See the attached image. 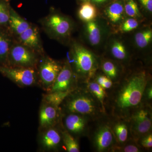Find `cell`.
<instances>
[{"instance_id":"obj_12","label":"cell","mask_w":152,"mask_h":152,"mask_svg":"<svg viewBox=\"0 0 152 152\" xmlns=\"http://www.w3.org/2000/svg\"><path fill=\"white\" fill-rule=\"evenodd\" d=\"M88 118L82 115L70 113L65 120V125L68 132L76 135L85 134L88 128Z\"/></svg>"},{"instance_id":"obj_27","label":"cell","mask_w":152,"mask_h":152,"mask_svg":"<svg viewBox=\"0 0 152 152\" xmlns=\"http://www.w3.org/2000/svg\"><path fill=\"white\" fill-rule=\"evenodd\" d=\"M11 7L7 0H0V27L8 26Z\"/></svg>"},{"instance_id":"obj_19","label":"cell","mask_w":152,"mask_h":152,"mask_svg":"<svg viewBox=\"0 0 152 152\" xmlns=\"http://www.w3.org/2000/svg\"><path fill=\"white\" fill-rule=\"evenodd\" d=\"M12 41L3 32L0 31V65L7 66L8 57L12 46Z\"/></svg>"},{"instance_id":"obj_28","label":"cell","mask_w":152,"mask_h":152,"mask_svg":"<svg viewBox=\"0 0 152 152\" xmlns=\"http://www.w3.org/2000/svg\"><path fill=\"white\" fill-rule=\"evenodd\" d=\"M140 146L137 144H127L122 145H116L111 150L112 152H139L141 151Z\"/></svg>"},{"instance_id":"obj_35","label":"cell","mask_w":152,"mask_h":152,"mask_svg":"<svg viewBox=\"0 0 152 152\" xmlns=\"http://www.w3.org/2000/svg\"><path fill=\"white\" fill-rule=\"evenodd\" d=\"M107 0H91L92 2L96 4H101L105 2Z\"/></svg>"},{"instance_id":"obj_5","label":"cell","mask_w":152,"mask_h":152,"mask_svg":"<svg viewBox=\"0 0 152 152\" xmlns=\"http://www.w3.org/2000/svg\"><path fill=\"white\" fill-rule=\"evenodd\" d=\"M37 62V53L31 49L20 43L12 45L8 57L7 66L35 68Z\"/></svg>"},{"instance_id":"obj_18","label":"cell","mask_w":152,"mask_h":152,"mask_svg":"<svg viewBox=\"0 0 152 152\" xmlns=\"http://www.w3.org/2000/svg\"><path fill=\"white\" fill-rule=\"evenodd\" d=\"M124 8L122 3L115 1L108 7L106 14L109 20L113 23H119L123 19Z\"/></svg>"},{"instance_id":"obj_11","label":"cell","mask_w":152,"mask_h":152,"mask_svg":"<svg viewBox=\"0 0 152 152\" xmlns=\"http://www.w3.org/2000/svg\"><path fill=\"white\" fill-rule=\"evenodd\" d=\"M19 43L31 49L37 53H44L38 28L31 25L29 28L18 36Z\"/></svg>"},{"instance_id":"obj_31","label":"cell","mask_w":152,"mask_h":152,"mask_svg":"<svg viewBox=\"0 0 152 152\" xmlns=\"http://www.w3.org/2000/svg\"><path fill=\"white\" fill-rule=\"evenodd\" d=\"M138 26V22L135 19H128L123 23L121 29L124 32H128L135 29Z\"/></svg>"},{"instance_id":"obj_22","label":"cell","mask_w":152,"mask_h":152,"mask_svg":"<svg viewBox=\"0 0 152 152\" xmlns=\"http://www.w3.org/2000/svg\"><path fill=\"white\" fill-rule=\"evenodd\" d=\"M88 39L92 45H97L101 41L100 29L97 24L94 21L88 22L86 25Z\"/></svg>"},{"instance_id":"obj_15","label":"cell","mask_w":152,"mask_h":152,"mask_svg":"<svg viewBox=\"0 0 152 152\" xmlns=\"http://www.w3.org/2000/svg\"><path fill=\"white\" fill-rule=\"evenodd\" d=\"M8 26L12 32L18 36L28 28L31 25L11 7Z\"/></svg>"},{"instance_id":"obj_20","label":"cell","mask_w":152,"mask_h":152,"mask_svg":"<svg viewBox=\"0 0 152 152\" xmlns=\"http://www.w3.org/2000/svg\"><path fill=\"white\" fill-rule=\"evenodd\" d=\"M78 15L82 20L88 23L96 18L97 16V10L90 2L83 3L79 9Z\"/></svg>"},{"instance_id":"obj_23","label":"cell","mask_w":152,"mask_h":152,"mask_svg":"<svg viewBox=\"0 0 152 152\" xmlns=\"http://www.w3.org/2000/svg\"><path fill=\"white\" fill-rule=\"evenodd\" d=\"M101 68L105 75L112 80L113 83L117 82L119 76V70L115 63L112 61L106 60L102 62Z\"/></svg>"},{"instance_id":"obj_7","label":"cell","mask_w":152,"mask_h":152,"mask_svg":"<svg viewBox=\"0 0 152 152\" xmlns=\"http://www.w3.org/2000/svg\"><path fill=\"white\" fill-rule=\"evenodd\" d=\"M0 73L20 86H33L37 81L35 68L14 67L0 65Z\"/></svg>"},{"instance_id":"obj_32","label":"cell","mask_w":152,"mask_h":152,"mask_svg":"<svg viewBox=\"0 0 152 152\" xmlns=\"http://www.w3.org/2000/svg\"><path fill=\"white\" fill-rule=\"evenodd\" d=\"M140 140V146L147 149H151L152 147V134L151 133H150L146 135L144 137H142L141 138L139 139Z\"/></svg>"},{"instance_id":"obj_16","label":"cell","mask_w":152,"mask_h":152,"mask_svg":"<svg viewBox=\"0 0 152 152\" xmlns=\"http://www.w3.org/2000/svg\"><path fill=\"white\" fill-rule=\"evenodd\" d=\"M61 136L56 129L49 128L42 135V145L47 150L55 149L59 146L61 142Z\"/></svg>"},{"instance_id":"obj_2","label":"cell","mask_w":152,"mask_h":152,"mask_svg":"<svg viewBox=\"0 0 152 152\" xmlns=\"http://www.w3.org/2000/svg\"><path fill=\"white\" fill-rule=\"evenodd\" d=\"M66 108L69 113L88 118H96L104 113L99 103L87 89H82L71 96L67 102Z\"/></svg>"},{"instance_id":"obj_21","label":"cell","mask_w":152,"mask_h":152,"mask_svg":"<svg viewBox=\"0 0 152 152\" xmlns=\"http://www.w3.org/2000/svg\"><path fill=\"white\" fill-rule=\"evenodd\" d=\"M73 91L49 92L44 96L43 100L45 103L58 108L60 105Z\"/></svg>"},{"instance_id":"obj_1","label":"cell","mask_w":152,"mask_h":152,"mask_svg":"<svg viewBox=\"0 0 152 152\" xmlns=\"http://www.w3.org/2000/svg\"><path fill=\"white\" fill-rule=\"evenodd\" d=\"M149 83L148 75L143 70L132 74L116 86L109 100L114 116L127 119L142 103L145 90Z\"/></svg>"},{"instance_id":"obj_3","label":"cell","mask_w":152,"mask_h":152,"mask_svg":"<svg viewBox=\"0 0 152 152\" xmlns=\"http://www.w3.org/2000/svg\"><path fill=\"white\" fill-rule=\"evenodd\" d=\"M72 56L77 75L88 82L95 75L98 65L96 59L91 52L77 43L72 48Z\"/></svg>"},{"instance_id":"obj_34","label":"cell","mask_w":152,"mask_h":152,"mask_svg":"<svg viewBox=\"0 0 152 152\" xmlns=\"http://www.w3.org/2000/svg\"><path fill=\"white\" fill-rule=\"evenodd\" d=\"M140 2L147 10L152 12V0H140Z\"/></svg>"},{"instance_id":"obj_24","label":"cell","mask_w":152,"mask_h":152,"mask_svg":"<svg viewBox=\"0 0 152 152\" xmlns=\"http://www.w3.org/2000/svg\"><path fill=\"white\" fill-rule=\"evenodd\" d=\"M135 42L137 45L140 48H144L148 45L151 42L152 31L146 29L139 32L135 36Z\"/></svg>"},{"instance_id":"obj_26","label":"cell","mask_w":152,"mask_h":152,"mask_svg":"<svg viewBox=\"0 0 152 152\" xmlns=\"http://www.w3.org/2000/svg\"><path fill=\"white\" fill-rule=\"evenodd\" d=\"M63 142L66 150L69 152H79L80 146L78 143L69 132L66 131L62 133Z\"/></svg>"},{"instance_id":"obj_25","label":"cell","mask_w":152,"mask_h":152,"mask_svg":"<svg viewBox=\"0 0 152 152\" xmlns=\"http://www.w3.org/2000/svg\"><path fill=\"white\" fill-rule=\"evenodd\" d=\"M111 51L113 56L117 60L123 61L127 58V53L126 48L120 41H114L112 45Z\"/></svg>"},{"instance_id":"obj_30","label":"cell","mask_w":152,"mask_h":152,"mask_svg":"<svg viewBox=\"0 0 152 152\" xmlns=\"http://www.w3.org/2000/svg\"><path fill=\"white\" fill-rule=\"evenodd\" d=\"M94 81L104 90L110 89L113 86V82L105 75H99Z\"/></svg>"},{"instance_id":"obj_10","label":"cell","mask_w":152,"mask_h":152,"mask_svg":"<svg viewBox=\"0 0 152 152\" xmlns=\"http://www.w3.org/2000/svg\"><path fill=\"white\" fill-rule=\"evenodd\" d=\"M74 75L70 65L66 62L63 66L49 92L74 91Z\"/></svg>"},{"instance_id":"obj_9","label":"cell","mask_w":152,"mask_h":152,"mask_svg":"<svg viewBox=\"0 0 152 152\" xmlns=\"http://www.w3.org/2000/svg\"><path fill=\"white\" fill-rule=\"evenodd\" d=\"M93 144L97 152L110 151L117 142L110 124H102L98 126L93 136Z\"/></svg>"},{"instance_id":"obj_29","label":"cell","mask_w":152,"mask_h":152,"mask_svg":"<svg viewBox=\"0 0 152 152\" xmlns=\"http://www.w3.org/2000/svg\"><path fill=\"white\" fill-rule=\"evenodd\" d=\"M124 8L126 14L131 18H137L140 15L137 4L134 0H127Z\"/></svg>"},{"instance_id":"obj_37","label":"cell","mask_w":152,"mask_h":152,"mask_svg":"<svg viewBox=\"0 0 152 152\" xmlns=\"http://www.w3.org/2000/svg\"><path fill=\"white\" fill-rule=\"evenodd\" d=\"M0 28H1V27H0Z\"/></svg>"},{"instance_id":"obj_6","label":"cell","mask_w":152,"mask_h":152,"mask_svg":"<svg viewBox=\"0 0 152 152\" xmlns=\"http://www.w3.org/2000/svg\"><path fill=\"white\" fill-rule=\"evenodd\" d=\"M42 24L46 32L55 39L70 35L72 26L69 19L60 14L52 13L43 20Z\"/></svg>"},{"instance_id":"obj_14","label":"cell","mask_w":152,"mask_h":152,"mask_svg":"<svg viewBox=\"0 0 152 152\" xmlns=\"http://www.w3.org/2000/svg\"><path fill=\"white\" fill-rule=\"evenodd\" d=\"M58 108L45 103L39 113V124L42 128L48 129L53 126L58 118Z\"/></svg>"},{"instance_id":"obj_4","label":"cell","mask_w":152,"mask_h":152,"mask_svg":"<svg viewBox=\"0 0 152 152\" xmlns=\"http://www.w3.org/2000/svg\"><path fill=\"white\" fill-rule=\"evenodd\" d=\"M127 119L130 132L135 141H138L152 130L151 108L150 105L142 104L131 114Z\"/></svg>"},{"instance_id":"obj_13","label":"cell","mask_w":152,"mask_h":152,"mask_svg":"<svg viewBox=\"0 0 152 152\" xmlns=\"http://www.w3.org/2000/svg\"><path fill=\"white\" fill-rule=\"evenodd\" d=\"M110 125L112 131L118 145H122L127 142L129 137L130 126L127 119L117 118Z\"/></svg>"},{"instance_id":"obj_17","label":"cell","mask_w":152,"mask_h":152,"mask_svg":"<svg viewBox=\"0 0 152 152\" xmlns=\"http://www.w3.org/2000/svg\"><path fill=\"white\" fill-rule=\"evenodd\" d=\"M86 89L99 103L104 113H105V100L107 98L105 90L95 81L87 82Z\"/></svg>"},{"instance_id":"obj_33","label":"cell","mask_w":152,"mask_h":152,"mask_svg":"<svg viewBox=\"0 0 152 152\" xmlns=\"http://www.w3.org/2000/svg\"><path fill=\"white\" fill-rule=\"evenodd\" d=\"M145 96L147 100H151L152 98V87L149 83L148 84L144 93V97Z\"/></svg>"},{"instance_id":"obj_36","label":"cell","mask_w":152,"mask_h":152,"mask_svg":"<svg viewBox=\"0 0 152 152\" xmlns=\"http://www.w3.org/2000/svg\"><path fill=\"white\" fill-rule=\"evenodd\" d=\"M81 1L83 2V3L87 2H90L91 0H80Z\"/></svg>"},{"instance_id":"obj_8","label":"cell","mask_w":152,"mask_h":152,"mask_svg":"<svg viewBox=\"0 0 152 152\" xmlns=\"http://www.w3.org/2000/svg\"><path fill=\"white\" fill-rule=\"evenodd\" d=\"M59 63L49 57L44 58L40 64L39 78L42 86L48 91L62 68Z\"/></svg>"}]
</instances>
